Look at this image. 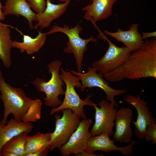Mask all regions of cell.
I'll return each mask as SVG.
<instances>
[{"instance_id": "obj_1", "label": "cell", "mask_w": 156, "mask_h": 156, "mask_svg": "<svg viewBox=\"0 0 156 156\" xmlns=\"http://www.w3.org/2000/svg\"><path fill=\"white\" fill-rule=\"evenodd\" d=\"M133 52L121 66L110 73L103 75L105 79L112 82L120 81L125 79H156V37L146 39L141 47Z\"/></svg>"}, {"instance_id": "obj_2", "label": "cell", "mask_w": 156, "mask_h": 156, "mask_svg": "<svg viewBox=\"0 0 156 156\" xmlns=\"http://www.w3.org/2000/svg\"><path fill=\"white\" fill-rule=\"evenodd\" d=\"M0 98L4 107L1 123L6 124L8 116L12 114L17 121L34 122L41 117L42 102L27 96L20 88L12 86L6 81L0 70Z\"/></svg>"}, {"instance_id": "obj_3", "label": "cell", "mask_w": 156, "mask_h": 156, "mask_svg": "<svg viewBox=\"0 0 156 156\" xmlns=\"http://www.w3.org/2000/svg\"><path fill=\"white\" fill-rule=\"evenodd\" d=\"M60 76L66 86L65 96L63 101L59 106L52 109L50 113V115L59 113L63 110L70 109L80 118H86L83 109L85 105L93 106L96 105L90 100L92 94L87 96L84 100L80 98L77 93L75 88H79L81 83L80 79L76 75L67 72L62 68H61Z\"/></svg>"}, {"instance_id": "obj_4", "label": "cell", "mask_w": 156, "mask_h": 156, "mask_svg": "<svg viewBox=\"0 0 156 156\" xmlns=\"http://www.w3.org/2000/svg\"><path fill=\"white\" fill-rule=\"evenodd\" d=\"M62 65L59 60L53 61L47 65L49 73L51 75V79L47 81L43 79L36 77L31 83L37 90L44 92L46 97L43 98L45 105L49 107H56L62 103L58 96L64 94L65 91L62 88L64 83L59 73Z\"/></svg>"}, {"instance_id": "obj_5", "label": "cell", "mask_w": 156, "mask_h": 156, "mask_svg": "<svg viewBox=\"0 0 156 156\" xmlns=\"http://www.w3.org/2000/svg\"><path fill=\"white\" fill-rule=\"evenodd\" d=\"M82 27L78 24L73 27L65 24L63 27L57 25L53 26L46 35L60 32L65 34L68 37V41L66 47L63 51L67 53H73L75 59L77 71L81 73L82 69V63L85 52L87 49V45L90 42H94L97 39L91 36L87 39L81 38L79 35L82 30Z\"/></svg>"}, {"instance_id": "obj_6", "label": "cell", "mask_w": 156, "mask_h": 156, "mask_svg": "<svg viewBox=\"0 0 156 156\" xmlns=\"http://www.w3.org/2000/svg\"><path fill=\"white\" fill-rule=\"evenodd\" d=\"M62 111V117L58 114L55 116V128L51 134V151L56 148L59 149L66 143L81 121L80 118L70 109Z\"/></svg>"}, {"instance_id": "obj_7", "label": "cell", "mask_w": 156, "mask_h": 156, "mask_svg": "<svg viewBox=\"0 0 156 156\" xmlns=\"http://www.w3.org/2000/svg\"><path fill=\"white\" fill-rule=\"evenodd\" d=\"M98 38L107 41L109 47L103 57L94 62L92 66L104 75L113 71L123 65L128 60L131 52L125 47L116 46L101 31L99 32Z\"/></svg>"}, {"instance_id": "obj_8", "label": "cell", "mask_w": 156, "mask_h": 156, "mask_svg": "<svg viewBox=\"0 0 156 156\" xmlns=\"http://www.w3.org/2000/svg\"><path fill=\"white\" fill-rule=\"evenodd\" d=\"M70 72L73 75L77 76L81 81V85L80 87L81 92L85 90L86 88H92L98 87L102 90L105 94L106 100L109 101L117 107L118 105L116 103L115 97L126 93L127 90L125 89L117 90L109 86L108 82L103 78V75L100 73H97L95 69L89 66L88 71L84 73H79L74 70Z\"/></svg>"}, {"instance_id": "obj_9", "label": "cell", "mask_w": 156, "mask_h": 156, "mask_svg": "<svg viewBox=\"0 0 156 156\" xmlns=\"http://www.w3.org/2000/svg\"><path fill=\"white\" fill-rule=\"evenodd\" d=\"M93 106L95 109V122L90 130L92 136L105 133L110 136L114 134L117 107L109 101L103 99Z\"/></svg>"}, {"instance_id": "obj_10", "label": "cell", "mask_w": 156, "mask_h": 156, "mask_svg": "<svg viewBox=\"0 0 156 156\" xmlns=\"http://www.w3.org/2000/svg\"><path fill=\"white\" fill-rule=\"evenodd\" d=\"M93 123L91 118H83L80 121L67 142L59 149L61 155L68 156L74 154L77 156L85 150L88 140L92 136L89 129Z\"/></svg>"}, {"instance_id": "obj_11", "label": "cell", "mask_w": 156, "mask_h": 156, "mask_svg": "<svg viewBox=\"0 0 156 156\" xmlns=\"http://www.w3.org/2000/svg\"><path fill=\"white\" fill-rule=\"evenodd\" d=\"M140 94L138 96L127 95L124 100L133 106L138 112L135 122H132L135 128V137L139 139H144V134L147 126L153 122H156L152 112L149 111L147 102L140 98Z\"/></svg>"}, {"instance_id": "obj_12", "label": "cell", "mask_w": 156, "mask_h": 156, "mask_svg": "<svg viewBox=\"0 0 156 156\" xmlns=\"http://www.w3.org/2000/svg\"><path fill=\"white\" fill-rule=\"evenodd\" d=\"M109 136L105 133L91 136L88 140L86 148L84 151L92 153L98 151H103L107 153L118 151L122 154L126 156L133 155V148L136 143L135 141L132 140L129 145L118 147L115 144V140H111Z\"/></svg>"}, {"instance_id": "obj_13", "label": "cell", "mask_w": 156, "mask_h": 156, "mask_svg": "<svg viewBox=\"0 0 156 156\" xmlns=\"http://www.w3.org/2000/svg\"><path fill=\"white\" fill-rule=\"evenodd\" d=\"M133 110L131 107H122L117 110L115 117V131L114 140L120 143H130L133 135L131 123L133 116Z\"/></svg>"}, {"instance_id": "obj_14", "label": "cell", "mask_w": 156, "mask_h": 156, "mask_svg": "<svg viewBox=\"0 0 156 156\" xmlns=\"http://www.w3.org/2000/svg\"><path fill=\"white\" fill-rule=\"evenodd\" d=\"M92 1L81 9L85 12L84 18L93 25L98 21L109 17L112 14L114 3L117 0H90Z\"/></svg>"}, {"instance_id": "obj_15", "label": "cell", "mask_w": 156, "mask_h": 156, "mask_svg": "<svg viewBox=\"0 0 156 156\" xmlns=\"http://www.w3.org/2000/svg\"><path fill=\"white\" fill-rule=\"evenodd\" d=\"M138 24L134 23L130 26V29L128 31H124L118 29L115 32L106 30L104 32L107 35L110 36L118 41L123 43L132 52L141 47L144 42L141 34L138 31Z\"/></svg>"}, {"instance_id": "obj_16", "label": "cell", "mask_w": 156, "mask_h": 156, "mask_svg": "<svg viewBox=\"0 0 156 156\" xmlns=\"http://www.w3.org/2000/svg\"><path fill=\"white\" fill-rule=\"evenodd\" d=\"M71 0L55 4L51 3V0H46V6L43 12L36 14V24L35 28L41 29L49 27L52 22L60 18L66 10Z\"/></svg>"}, {"instance_id": "obj_17", "label": "cell", "mask_w": 156, "mask_h": 156, "mask_svg": "<svg viewBox=\"0 0 156 156\" xmlns=\"http://www.w3.org/2000/svg\"><path fill=\"white\" fill-rule=\"evenodd\" d=\"M2 10L5 16L13 15L25 18L31 29L34 28L33 21H37L36 14L32 10L26 0H6Z\"/></svg>"}, {"instance_id": "obj_18", "label": "cell", "mask_w": 156, "mask_h": 156, "mask_svg": "<svg viewBox=\"0 0 156 156\" xmlns=\"http://www.w3.org/2000/svg\"><path fill=\"white\" fill-rule=\"evenodd\" d=\"M33 127L31 122L17 121L14 118L7 120L5 125L1 124L0 121V156L2 148L6 143L22 132L29 133Z\"/></svg>"}, {"instance_id": "obj_19", "label": "cell", "mask_w": 156, "mask_h": 156, "mask_svg": "<svg viewBox=\"0 0 156 156\" xmlns=\"http://www.w3.org/2000/svg\"><path fill=\"white\" fill-rule=\"evenodd\" d=\"M47 35L45 33L39 32L35 38L29 36L23 35V41H13L12 47L20 50L21 53L25 52L29 55H32L38 52L44 45Z\"/></svg>"}, {"instance_id": "obj_20", "label": "cell", "mask_w": 156, "mask_h": 156, "mask_svg": "<svg viewBox=\"0 0 156 156\" xmlns=\"http://www.w3.org/2000/svg\"><path fill=\"white\" fill-rule=\"evenodd\" d=\"M12 42L11 29L8 25L0 22V59L7 68H9L12 64L11 51Z\"/></svg>"}, {"instance_id": "obj_21", "label": "cell", "mask_w": 156, "mask_h": 156, "mask_svg": "<svg viewBox=\"0 0 156 156\" xmlns=\"http://www.w3.org/2000/svg\"><path fill=\"white\" fill-rule=\"evenodd\" d=\"M51 133H43L37 132L35 135H28L25 146V154L37 151H48L51 146Z\"/></svg>"}, {"instance_id": "obj_22", "label": "cell", "mask_w": 156, "mask_h": 156, "mask_svg": "<svg viewBox=\"0 0 156 156\" xmlns=\"http://www.w3.org/2000/svg\"><path fill=\"white\" fill-rule=\"evenodd\" d=\"M28 133L27 132L24 131L13 137L3 146L1 153L11 152L18 156H24L25 144Z\"/></svg>"}, {"instance_id": "obj_23", "label": "cell", "mask_w": 156, "mask_h": 156, "mask_svg": "<svg viewBox=\"0 0 156 156\" xmlns=\"http://www.w3.org/2000/svg\"><path fill=\"white\" fill-rule=\"evenodd\" d=\"M144 139L147 142L152 141L153 144H156V122H153L147 126L145 133Z\"/></svg>"}, {"instance_id": "obj_24", "label": "cell", "mask_w": 156, "mask_h": 156, "mask_svg": "<svg viewBox=\"0 0 156 156\" xmlns=\"http://www.w3.org/2000/svg\"><path fill=\"white\" fill-rule=\"evenodd\" d=\"M31 8L37 13H41L46 8L45 0H26Z\"/></svg>"}, {"instance_id": "obj_25", "label": "cell", "mask_w": 156, "mask_h": 156, "mask_svg": "<svg viewBox=\"0 0 156 156\" xmlns=\"http://www.w3.org/2000/svg\"><path fill=\"white\" fill-rule=\"evenodd\" d=\"M48 154L47 151H37L27 154L25 156H46Z\"/></svg>"}, {"instance_id": "obj_26", "label": "cell", "mask_w": 156, "mask_h": 156, "mask_svg": "<svg viewBox=\"0 0 156 156\" xmlns=\"http://www.w3.org/2000/svg\"><path fill=\"white\" fill-rule=\"evenodd\" d=\"M141 36L143 39L151 37H156V32L154 31L151 32H143L142 33Z\"/></svg>"}, {"instance_id": "obj_27", "label": "cell", "mask_w": 156, "mask_h": 156, "mask_svg": "<svg viewBox=\"0 0 156 156\" xmlns=\"http://www.w3.org/2000/svg\"><path fill=\"white\" fill-rule=\"evenodd\" d=\"M78 156H103L104 155L102 154H96L94 153H88L84 151L82 153L79 154Z\"/></svg>"}, {"instance_id": "obj_28", "label": "cell", "mask_w": 156, "mask_h": 156, "mask_svg": "<svg viewBox=\"0 0 156 156\" xmlns=\"http://www.w3.org/2000/svg\"><path fill=\"white\" fill-rule=\"evenodd\" d=\"M2 3L0 1V22L3 21L5 18V16H4L2 10Z\"/></svg>"}, {"instance_id": "obj_29", "label": "cell", "mask_w": 156, "mask_h": 156, "mask_svg": "<svg viewBox=\"0 0 156 156\" xmlns=\"http://www.w3.org/2000/svg\"><path fill=\"white\" fill-rule=\"evenodd\" d=\"M1 156H18L16 154L11 152L1 153Z\"/></svg>"}, {"instance_id": "obj_30", "label": "cell", "mask_w": 156, "mask_h": 156, "mask_svg": "<svg viewBox=\"0 0 156 156\" xmlns=\"http://www.w3.org/2000/svg\"><path fill=\"white\" fill-rule=\"evenodd\" d=\"M57 0L60 1V2H64L67 1L68 0Z\"/></svg>"}, {"instance_id": "obj_31", "label": "cell", "mask_w": 156, "mask_h": 156, "mask_svg": "<svg viewBox=\"0 0 156 156\" xmlns=\"http://www.w3.org/2000/svg\"><path fill=\"white\" fill-rule=\"evenodd\" d=\"M75 0L77 1H79L80 0Z\"/></svg>"}]
</instances>
